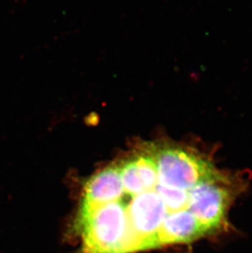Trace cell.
Masks as SVG:
<instances>
[{
	"instance_id": "cell-2",
	"label": "cell",
	"mask_w": 252,
	"mask_h": 253,
	"mask_svg": "<svg viewBox=\"0 0 252 253\" xmlns=\"http://www.w3.org/2000/svg\"><path fill=\"white\" fill-rule=\"evenodd\" d=\"M123 191L119 166L102 169L86 183L81 211L116 202L122 196Z\"/></svg>"
},
{
	"instance_id": "cell-1",
	"label": "cell",
	"mask_w": 252,
	"mask_h": 253,
	"mask_svg": "<svg viewBox=\"0 0 252 253\" xmlns=\"http://www.w3.org/2000/svg\"><path fill=\"white\" fill-rule=\"evenodd\" d=\"M79 225L85 253H123L126 211L119 200L81 211Z\"/></svg>"
}]
</instances>
